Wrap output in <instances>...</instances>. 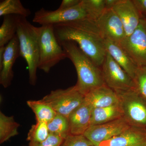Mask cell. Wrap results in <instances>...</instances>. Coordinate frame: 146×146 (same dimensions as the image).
I'll list each match as a JSON object with an SVG mask.
<instances>
[{
	"mask_svg": "<svg viewBox=\"0 0 146 146\" xmlns=\"http://www.w3.org/2000/svg\"><path fill=\"white\" fill-rule=\"evenodd\" d=\"M66 57L74 65L78 76L75 86L85 96L95 88L104 85L101 68L79 48L75 42L65 41L59 43Z\"/></svg>",
	"mask_w": 146,
	"mask_h": 146,
	"instance_id": "cell-1",
	"label": "cell"
},
{
	"mask_svg": "<svg viewBox=\"0 0 146 146\" xmlns=\"http://www.w3.org/2000/svg\"><path fill=\"white\" fill-rule=\"evenodd\" d=\"M58 43L75 42L79 48L99 68H101L106 54L104 39L98 35L61 24L54 25Z\"/></svg>",
	"mask_w": 146,
	"mask_h": 146,
	"instance_id": "cell-2",
	"label": "cell"
},
{
	"mask_svg": "<svg viewBox=\"0 0 146 146\" xmlns=\"http://www.w3.org/2000/svg\"><path fill=\"white\" fill-rule=\"evenodd\" d=\"M39 27L31 25L26 18L19 16L17 35L20 46V55L26 61L30 83L35 85L39 60Z\"/></svg>",
	"mask_w": 146,
	"mask_h": 146,
	"instance_id": "cell-3",
	"label": "cell"
},
{
	"mask_svg": "<svg viewBox=\"0 0 146 146\" xmlns=\"http://www.w3.org/2000/svg\"><path fill=\"white\" fill-rule=\"evenodd\" d=\"M39 29L38 68L48 73L55 65L67 57L63 48L58 42L54 25L41 26Z\"/></svg>",
	"mask_w": 146,
	"mask_h": 146,
	"instance_id": "cell-4",
	"label": "cell"
},
{
	"mask_svg": "<svg viewBox=\"0 0 146 146\" xmlns=\"http://www.w3.org/2000/svg\"><path fill=\"white\" fill-rule=\"evenodd\" d=\"M116 93L123 117L131 126L146 130V101L136 90Z\"/></svg>",
	"mask_w": 146,
	"mask_h": 146,
	"instance_id": "cell-5",
	"label": "cell"
},
{
	"mask_svg": "<svg viewBox=\"0 0 146 146\" xmlns=\"http://www.w3.org/2000/svg\"><path fill=\"white\" fill-rule=\"evenodd\" d=\"M85 96L75 85L66 89L52 91L42 99L57 114L69 117V116L84 101Z\"/></svg>",
	"mask_w": 146,
	"mask_h": 146,
	"instance_id": "cell-6",
	"label": "cell"
},
{
	"mask_svg": "<svg viewBox=\"0 0 146 146\" xmlns=\"http://www.w3.org/2000/svg\"><path fill=\"white\" fill-rule=\"evenodd\" d=\"M101 69L105 84L116 93L136 90L133 78L107 52Z\"/></svg>",
	"mask_w": 146,
	"mask_h": 146,
	"instance_id": "cell-7",
	"label": "cell"
},
{
	"mask_svg": "<svg viewBox=\"0 0 146 146\" xmlns=\"http://www.w3.org/2000/svg\"><path fill=\"white\" fill-rule=\"evenodd\" d=\"M89 18L86 11L80 3L72 8L50 11L42 8L36 11L33 17V23L42 26L74 23ZM90 19V18H89Z\"/></svg>",
	"mask_w": 146,
	"mask_h": 146,
	"instance_id": "cell-8",
	"label": "cell"
},
{
	"mask_svg": "<svg viewBox=\"0 0 146 146\" xmlns=\"http://www.w3.org/2000/svg\"><path fill=\"white\" fill-rule=\"evenodd\" d=\"M119 44L138 67L146 65V19L141 18L137 29Z\"/></svg>",
	"mask_w": 146,
	"mask_h": 146,
	"instance_id": "cell-9",
	"label": "cell"
},
{
	"mask_svg": "<svg viewBox=\"0 0 146 146\" xmlns=\"http://www.w3.org/2000/svg\"><path fill=\"white\" fill-rule=\"evenodd\" d=\"M131 127L123 117L108 122L90 127L84 135L94 146H99L102 142L119 135Z\"/></svg>",
	"mask_w": 146,
	"mask_h": 146,
	"instance_id": "cell-10",
	"label": "cell"
},
{
	"mask_svg": "<svg viewBox=\"0 0 146 146\" xmlns=\"http://www.w3.org/2000/svg\"><path fill=\"white\" fill-rule=\"evenodd\" d=\"M96 23L103 39L120 44L126 37L122 23L113 9H105Z\"/></svg>",
	"mask_w": 146,
	"mask_h": 146,
	"instance_id": "cell-11",
	"label": "cell"
},
{
	"mask_svg": "<svg viewBox=\"0 0 146 146\" xmlns=\"http://www.w3.org/2000/svg\"><path fill=\"white\" fill-rule=\"evenodd\" d=\"M112 9L121 21L126 36L130 35L138 27L141 19L132 0H119Z\"/></svg>",
	"mask_w": 146,
	"mask_h": 146,
	"instance_id": "cell-12",
	"label": "cell"
},
{
	"mask_svg": "<svg viewBox=\"0 0 146 146\" xmlns=\"http://www.w3.org/2000/svg\"><path fill=\"white\" fill-rule=\"evenodd\" d=\"M19 56V42L16 34L6 46L2 65L0 67V83L4 88L11 84L13 76V65Z\"/></svg>",
	"mask_w": 146,
	"mask_h": 146,
	"instance_id": "cell-13",
	"label": "cell"
},
{
	"mask_svg": "<svg viewBox=\"0 0 146 146\" xmlns=\"http://www.w3.org/2000/svg\"><path fill=\"white\" fill-rule=\"evenodd\" d=\"M84 101L93 109L119 104L117 94L106 84L88 92L85 95Z\"/></svg>",
	"mask_w": 146,
	"mask_h": 146,
	"instance_id": "cell-14",
	"label": "cell"
},
{
	"mask_svg": "<svg viewBox=\"0 0 146 146\" xmlns=\"http://www.w3.org/2000/svg\"><path fill=\"white\" fill-rule=\"evenodd\" d=\"M93 108L84 101L68 117L70 134L84 135L90 127Z\"/></svg>",
	"mask_w": 146,
	"mask_h": 146,
	"instance_id": "cell-15",
	"label": "cell"
},
{
	"mask_svg": "<svg viewBox=\"0 0 146 146\" xmlns=\"http://www.w3.org/2000/svg\"><path fill=\"white\" fill-rule=\"evenodd\" d=\"M99 146H146V130L131 127Z\"/></svg>",
	"mask_w": 146,
	"mask_h": 146,
	"instance_id": "cell-16",
	"label": "cell"
},
{
	"mask_svg": "<svg viewBox=\"0 0 146 146\" xmlns=\"http://www.w3.org/2000/svg\"><path fill=\"white\" fill-rule=\"evenodd\" d=\"M104 43L106 52L134 80L138 66L119 43L107 39Z\"/></svg>",
	"mask_w": 146,
	"mask_h": 146,
	"instance_id": "cell-17",
	"label": "cell"
},
{
	"mask_svg": "<svg viewBox=\"0 0 146 146\" xmlns=\"http://www.w3.org/2000/svg\"><path fill=\"white\" fill-rule=\"evenodd\" d=\"M123 117L119 104L108 107L93 108L90 127L111 121Z\"/></svg>",
	"mask_w": 146,
	"mask_h": 146,
	"instance_id": "cell-18",
	"label": "cell"
},
{
	"mask_svg": "<svg viewBox=\"0 0 146 146\" xmlns=\"http://www.w3.org/2000/svg\"><path fill=\"white\" fill-rule=\"evenodd\" d=\"M19 16L7 15L0 27V47L5 46L17 34Z\"/></svg>",
	"mask_w": 146,
	"mask_h": 146,
	"instance_id": "cell-19",
	"label": "cell"
},
{
	"mask_svg": "<svg viewBox=\"0 0 146 146\" xmlns=\"http://www.w3.org/2000/svg\"><path fill=\"white\" fill-rule=\"evenodd\" d=\"M27 104L34 112L37 122L48 123L53 119L57 113L49 105L42 100H29Z\"/></svg>",
	"mask_w": 146,
	"mask_h": 146,
	"instance_id": "cell-20",
	"label": "cell"
},
{
	"mask_svg": "<svg viewBox=\"0 0 146 146\" xmlns=\"http://www.w3.org/2000/svg\"><path fill=\"white\" fill-rule=\"evenodd\" d=\"M20 125L14 120L13 116H6L0 113V143H3L11 137L18 134Z\"/></svg>",
	"mask_w": 146,
	"mask_h": 146,
	"instance_id": "cell-21",
	"label": "cell"
},
{
	"mask_svg": "<svg viewBox=\"0 0 146 146\" xmlns=\"http://www.w3.org/2000/svg\"><path fill=\"white\" fill-rule=\"evenodd\" d=\"M31 11L25 8L20 0H4L0 2V16L14 15L27 18Z\"/></svg>",
	"mask_w": 146,
	"mask_h": 146,
	"instance_id": "cell-22",
	"label": "cell"
},
{
	"mask_svg": "<svg viewBox=\"0 0 146 146\" xmlns=\"http://www.w3.org/2000/svg\"><path fill=\"white\" fill-rule=\"evenodd\" d=\"M50 134H53L65 139L70 134L68 118L56 114L53 119L47 123Z\"/></svg>",
	"mask_w": 146,
	"mask_h": 146,
	"instance_id": "cell-23",
	"label": "cell"
},
{
	"mask_svg": "<svg viewBox=\"0 0 146 146\" xmlns=\"http://www.w3.org/2000/svg\"><path fill=\"white\" fill-rule=\"evenodd\" d=\"M81 3L89 18L96 22L106 9L105 0H81Z\"/></svg>",
	"mask_w": 146,
	"mask_h": 146,
	"instance_id": "cell-24",
	"label": "cell"
},
{
	"mask_svg": "<svg viewBox=\"0 0 146 146\" xmlns=\"http://www.w3.org/2000/svg\"><path fill=\"white\" fill-rule=\"evenodd\" d=\"M49 134L47 123L37 122L32 126L28 133L27 140L31 143H40L46 140Z\"/></svg>",
	"mask_w": 146,
	"mask_h": 146,
	"instance_id": "cell-25",
	"label": "cell"
},
{
	"mask_svg": "<svg viewBox=\"0 0 146 146\" xmlns=\"http://www.w3.org/2000/svg\"><path fill=\"white\" fill-rule=\"evenodd\" d=\"M134 81L136 91L146 101V65L138 67Z\"/></svg>",
	"mask_w": 146,
	"mask_h": 146,
	"instance_id": "cell-26",
	"label": "cell"
},
{
	"mask_svg": "<svg viewBox=\"0 0 146 146\" xmlns=\"http://www.w3.org/2000/svg\"><path fill=\"white\" fill-rule=\"evenodd\" d=\"M94 144L84 135L70 134L60 146H93Z\"/></svg>",
	"mask_w": 146,
	"mask_h": 146,
	"instance_id": "cell-27",
	"label": "cell"
},
{
	"mask_svg": "<svg viewBox=\"0 0 146 146\" xmlns=\"http://www.w3.org/2000/svg\"><path fill=\"white\" fill-rule=\"evenodd\" d=\"M64 140L59 136L50 133L48 137L45 141L35 143H29L28 145L24 146H60Z\"/></svg>",
	"mask_w": 146,
	"mask_h": 146,
	"instance_id": "cell-28",
	"label": "cell"
},
{
	"mask_svg": "<svg viewBox=\"0 0 146 146\" xmlns=\"http://www.w3.org/2000/svg\"><path fill=\"white\" fill-rule=\"evenodd\" d=\"M81 0H63L58 8L59 9H66L72 8L77 5Z\"/></svg>",
	"mask_w": 146,
	"mask_h": 146,
	"instance_id": "cell-29",
	"label": "cell"
},
{
	"mask_svg": "<svg viewBox=\"0 0 146 146\" xmlns=\"http://www.w3.org/2000/svg\"><path fill=\"white\" fill-rule=\"evenodd\" d=\"M138 12L141 14L146 16V0H132Z\"/></svg>",
	"mask_w": 146,
	"mask_h": 146,
	"instance_id": "cell-30",
	"label": "cell"
},
{
	"mask_svg": "<svg viewBox=\"0 0 146 146\" xmlns=\"http://www.w3.org/2000/svg\"><path fill=\"white\" fill-rule=\"evenodd\" d=\"M119 0H105L106 9H112Z\"/></svg>",
	"mask_w": 146,
	"mask_h": 146,
	"instance_id": "cell-31",
	"label": "cell"
},
{
	"mask_svg": "<svg viewBox=\"0 0 146 146\" xmlns=\"http://www.w3.org/2000/svg\"><path fill=\"white\" fill-rule=\"evenodd\" d=\"M5 46L0 47V67L2 65L4 55L5 51Z\"/></svg>",
	"mask_w": 146,
	"mask_h": 146,
	"instance_id": "cell-32",
	"label": "cell"
},
{
	"mask_svg": "<svg viewBox=\"0 0 146 146\" xmlns=\"http://www.w3.org/2000/svg\"></svg>",
	"mask_w": 146,
	"mask_h": 146,
	"instance_id": "cell-33",
	"label": "cell"
}]
</instances>
